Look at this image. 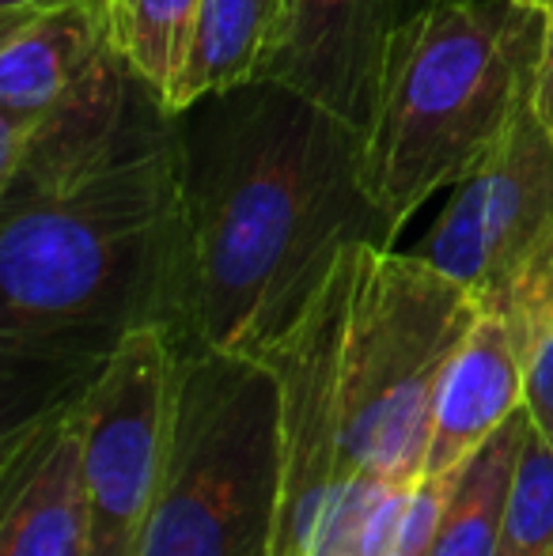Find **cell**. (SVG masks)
I'll list each match as a JSON object with an SVG mask.
<instances>
[{
    "mask_svg": "<svg viewBox=\"0 0 553 556\" xmlns=\"http://www.w3.org/2000/svg\"><path fill=\"white\" fill-rule=\"evenodd\" d=\"M535 106L553 132V0H542V53L535 73Z\"/></svg>",
    "mask_w": 553,
    "mask_h": 556,
    "instance_id": "obj_17",
    "label": "cell"
},
{
    "mask_svg": "<svg viewBox=\"0 0 553 556\" xmlns=\"http://www.w3.org/2000/svg\"><path fill=\"white\" fill-rule=\"evenodd\" d=\"M417 556H428V553H417Z\"/></svg>",
    "mask_w": 553,
    "mask_h": 556,
    "instance_id": "obj_21",
    "label": "cell"
},
{
    "mask_svg": "<svg viewBox=\"0 0 553 556\" xmlns=\"http://www.w3.org/2000/svg\"><path fill=\"white\" fill-rule=\"evenodd\" d=\"M414 8L410 0H280L254 80L285 84L361 132L391 38Z\"/></svg>",
    "mask_w": 553,
    "mask_h": 556,
    "instance_id": "obj_9",
    "label": "cell"
},
{
    "mask_svg": "<svg viewBox=\"0 0 553 556\" xmlns=\"http://www.w3.org/2000/svg\"><path fill=\"white\" fill-rule=\"evenodd\" d=\"M527 428H531V417H527V409H519L458 469L428 556H493Z\"/></svg>",
    "mask_w": 553,
    "mask_h": 556,
    "instance_id": "obj_13",
    "label": "cell"
},
{
    "mask_svg": "<svg viewBox=\"0 0 553 556\" xmlns=\"http://www.w3.org/2000/svg\"><path fill=\"white\" fill-rule=\"evenodd\" d=\"M527 4H535V8H542V0H527Z\"/></svg>",
    "mask_w": 553,
    "mask_h": 556,
    "instance_id": "obj_20",
    "label": "cell"
},
{
    "mask_svg": "<svg viewBox=\"0 0 553 556\" xmlns=\"http://www.w3.org/2000/svg\"><path fill=\"white\" fill-rule=\"evenodd\" d=\"M103 4L118 53L171 111L201 0H103Z\"/></svg>",
    "mask_w": 553,
    "mask_h": 556,
    "instance_id": "obj_14",
    "label": "cell"
},
{
    "mask_svg": "<svg viewBox=\"0 0 553 556\" xmlns=\"http://www.w3.org/2000/svg\"><path fill=\"white\" fill-rule=\"evenodd\" d=\"M535 254H539V257H546V262L553 265V227H550L546 242H542V247H539V250H535Z\"/></svg>",
    "mask_w": 553,
    "mask_h": 556,
    "instance_id": "obj_19",
    "label": "cell"
},
{
    "mask_svg": "<svg viewBox=\"0 0 553 556\" xmlns=\"http://www.w3.org/2000/svg\"><path fill=\"white\" fill-rule=\"evenodd\" d=\"M345 257V254H341ZM330 269L326 285L303 315L254 359L269 367L280 390V515L274 556H307L323 511L338 484V359L345 330V265Z\"/></svg>",
    "mask_w": 553,
    "mask_h": 556,
    "instance_id": "obj_8",
    "label": "cell"
},
{
    "mask_svg": "<svg viewBox=\"0 0 553 556\" xmlns=\"http://www.w3.org/2000/svg\"><path fill=\"white\" fill-rule=\"evenodd\" d=\"M4 432L73 405L129 333L186 330L178 117L148 96L84 167L0 190Z\"/></svg>",
    "mask_w": 553,
    "mask_h": 556,
    "instance_id": "obj_1",
    "label": "cell"
},
{
    "mask_svg": "<svg viewBox=\"0 0 553 556\" xmlns=\"http://www.w3.org/2000/svg\"><path fill=\"white\" fill-rule=\"evenodd\" d=\"M539 53L542 8L527 0H420L410 12L356 132L361 186L394 231L504 137Z\"/></svg>",
    "mask_w": 553,
    "mask_h": 556,
    "instance_id": "obj_3",
    "label": "cell"
},
{
    "mask_svg": "<svg viewBox=\"0 0 553 556\" xmlns=\"http://www.w3.org/2000/svg\"><path fill=\"white\" fill-rule=\"evenodd\" d=\"M280 481V390L269 367L236 352H178L140 556H274Z\"/></svg>",
    "mask_w": 553,
    "mask_h": 556,
    "instance_id": "obj_5",
    "label": "cell"
},
{
    "mask_svg": "<svg viewBox=\"0 0 553 556\" xmlns=\"http://www.w3.org/2000/svg\"><path fill=\"white\" fill-rule=\"evenodd\" d=\"M280 0H201L171 114L251 84L266 58Z\"/></svg>",
    "mask_w": 553,
    "mask_h": 556,
    "instance_id": "obj_12",
    "label": "cell"
},
{
    "mask_svg": "<svg viewBox=\"0 0 553 556\" xmlns=\"http://www.w3.org/2000/svg\"><path fill=\"white\" fill-rule=\"evenodd\" d=\"M553 227V132L535 91L504 137L455 182L440 220L414 254L470 292L501 295L519 277Z\"/></svg>",
    "mask_w": 553,
    "mask_h": 556,
    "instance_id": "obj_7",
    "label": "cell"
},
{
    "mask_svg": "<svg viewBox=\"0 0 553 556\" xmlns=\"http://www.w3.org/2000/svg\"><path fill=\"white\" fill-rule=\"evenodd\" d=\"M178 349L148 326L122 341L84 390V473L91 500L88 556H140L171 432Z\"/></svg>",
    "mask_w": 553,
    "mask_h": 556,
    "instance_id": "obj_6",
    "label": "cell"
},
{
    "mask_svg": "<svg viewBox=\"0 0 553 556\" xmlns=\"http://www.w3.org/2000/svg\"><path fill=\"white\" fill-rule=\"evenodd\" d=\"M338 359V484L399 489L425 473L432 402L481 295L414 250L353 242ZM330 496V500H334Z\"/></svg>",
    "mask_w": 553,
    "mask_h": 556,
    "instance_id": "obj_4",
    "label": "cell"
},
{
    "mask_svg": "<svg viewBox=\"0 0 553 556\" xmlns=\"http://www.w3.org/2000/svg\"><path fill=\"white\" fill-rule=\"evenodd\" d=\"M175 117L186 216L178 352L259 356L353 242L399 239L361 186L356 129L315 99L251 80Z\"/></svg>",
    "mask_w": 553,
    "mask_h": 556,
    "instance_id": "obj_2",
    "label": "cell"
},
{
    "mask_svg": "<svg viewBox=\"0 0 553 556\" xmlns=\"http://www.w3.org/2000/svg\"><path fill=\"white\" fill-rule=\"evenodd\" d=\"M80 4V0H0V12H35V8H61Z\"/></svg>",
    "mask_w": 553,
    "mask_h": 556,
    "instance_id": "obj_18",
    "label": "cell"
},
{
    "mask_svg": "<svg viewBox=\"0 0 553 556\" xmlns=\"http://www.w3.org/2000/svg\"><path fill=\"white\" fill-rule=\"evenodd\" d=\"M524 409V356L508 311L497 300H481L470 330L451 352L432 402L425 473L455 477L481 443L501 432Z\"/></svg>",
    "mask_w": 553,
    "mask_h": 556,
    "instance_id": "obj_11",
    "label": "cell"
},
{
    "mask_svg": "<svg viewBox=\"0 0 553 556\" xmlns=\"http://www.w3.org/2000/svg\"><path fill=\"white\" fill-rule=\"evenodd\" d=\"M493 556H553V446L527 428Z\"/></svg>",
    "mask_w": 553,
    "mask_h": 556,
    "instance_id": "obj_16",
    "label": "cell"
},
{
    "mask_svg": "<svg viewBox=\"0 0 553 556\" xmlns=\"http://www.w3.org/2000/svg\"><path fill=\"white\" fill-rule=\"evenodd\" d=\"M497 300L512 318L524 356V409L553 446V265L535 254Z\"/></svg>",
    "mask_w": 553,
    "mask_h": 556,
    "instance_id": "obj_15",
    "label": "cell"
},
{
    "mask_svg": "<svg viewBox=\"0 0 553 556\" xmlns=\"http://www.w3.org/2000/svg\"><path fill=\"white\" fill-rule=\"evenodd\" d=\"M0 556H88L84 405H61L0 435Z\"/></svg>",
    "mask_w": 553,
    "mask_h": 556,
    "instance_id": "obj_10",
    "label": "cell"
}]
</instances>
